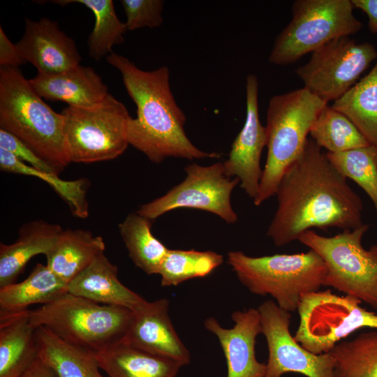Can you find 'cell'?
I'll use <instances>...</instances> for the list:
<instances>
[{"mask_svg":"<svg viewBox=\"0 0 377 377\" xmlns=\"http://www.w3.org/2000/svg\"><path fill=\"white\" fill-rule=\"evenodd\" d=\"M321 149L308 139L279 182L277 207L266 233L276 246L312 228L343 230L364 224L361 198Z\"/></svg>","mask_w":377,"mask_h":377,"instance_id":"1","label":"cell"},{"mask_svg":"<svg viewBox=\"0 0 377 377\" xmlns=\"http://www.w3.org/2000/svg\"><path fill=\"white\" fill-rule=\"evenodd\" d=\"M106 59L121 73L127 93L137 107V117H131L128 124L129 145L156 163L168 157L193 160L221 156L219 153L200 149L186 135V115L171 91L167 66L144 71L114 52Z\"/></svg>","mask_w":377,"mask_h":377,"instance_id":"2","label":"cell"},{"mask_svg":"<svg viewBox=\"0 0 377 377\" xmlns=\"http://www.w3.org/2000/svg\"><path fill=\"white\" fill-rule=\"evenodd\" d=\"M0 129L22 141L58 175L71 163L62 114L43 101L18 67L0 66Z\"/></svg>","mask_w":377,"mask_h":377,"instance_id":"3","label":"cell"},{"mask_svg":"<svg viewBox=\"0 0 377 377\" xmlns=\"http://www.w3.org/2000/svg\"><path fill=\"white\" fill-rule=\"evenodd\" d=\"M228 265L251 293L270 295L282 309L297 310L302 297L324 286L326 266L314 251L252 257L240 251L228 253Z\"/></svg>","mask_w":377,"mask_h":377,"instance_id":"4","label":"cell"},{"mask_svg":"<svg viewBox=\"0 0 377 377\" xmlns=\"http://www.w3.org/2000/svg\"><path fill=\"white\" fill-rule=\"evenodd\" d=\"M327 104L304 87L270 98L265 126L267 156L255 205L276 195L283 175L303 151L315 120Z\"/></svg>","mask_w":377,"mask_h":377,"instance_id":"5","label":"cell"},{"mask_svg":"<svg viewBox=\"0 0 377 377\" xmlns=\"http://www.w3.org/2000/svg\"><path fill=\"white\" fill-rule=\"evenodd\" d=\"M29 316L36 328L43 326L62 339L96 353L123 338L132 311L66 293L50 304L29 310Z\"/></svg>","mask_w":377,"mask_h":377,"instance_id":"6","label":"cell"},{"mask_svg":"<svg viewBox=\"0 0 377 377\" xmlns=\"http://www.w3.org/2000/svg\"><path fill=\"white\" fill-rule=\"evenodd\" d=\"M369 228L362 224L326 237L309 230L297 241L314 251L326 266L324 286L332 287L377 310V244L369 249L362 240Z\"/></svg>","mask_w":377,"mask_h":377,"instance_id":"7","label":"cell"},{"mask_svg":"<svg viewBox=\"0 0 377 377\" xmlns=\"http://www.w3.org/2000/svg\"><path fill=\"white\" fill-rule=\"evenodd\" d=\"M354 8L352 0L294 1L291 21L276 37L269 61L290 64L334 39L358 32L363 24Z\"/></svg>","mask_w":377,"mask_h":377,"instance_id":"8","label":"cell"},{"mask_svg":"<svg viewBox=\"0 0 377 377\" xmlns=\"http://www.w3.org/2000/svg\"><path fill=\"white\" fill-rule=\"evenodd\" d=\"M66 149L71 163H90L117 158L129 143L131 118L110 94L91 107L68 106L61 112Z\"/></svg>","mask_w":377,"mask_h":377,"instance_id":"9","label":"cell"},{"mask_svg":"<svg viewBox=\"0 0 377 377\" xmlns=\"http://www.w3.org/2000/svg\"><path fill=\"white\" fill-rule=\"evenodd\" d=\"M361 303L329 289L304 295L297 308L300 322L294 338L307 350L320 355L330 353L360 329H377V314L362 307Z\"/></svg>","mask_w":377,"mask_h":377,"instance_id":"10","label":"cell"},{"mask_svg":"<svg viewBox=\"0 0 377 377\" xmlns=\"http://www.w3.org/2000/svg\"><path fill=\"white\" fill-rule=\"evenodd\" d=\"M376 58L377 50L371 43L343 36L313 51L295 73L305 89L328 103L344 95Z\"/></svg>","mask_w":377,"mask_h":377,"instance_id":"11","label":"cell"},{"mask_svg":"<svg viewBox=\"0 0 377 377\" xmlns=\"http://www.w3.org/2000/svg\"><path fill=\"white\" fill-rule=\"evenodd\" d=\"M185 179L165 195L142 205L136 211L154 220L181 207L207 211L228 223H235L237 215L232 207L230 196L239 179L226 175L223 162L203 166L192 163L184 168Z\"/></svg>","mask_w":377,"mask_h":377,"instance_id":"12","label":"cell"},{"mask_svg":"<svg viewBox=\"0 0 377 377\" xmlns=\"http://www.w3.org/2000/svg\"><path fill=\"white\" fill-rule=\"evenodd\" d=\"M261 333L268 348L265 377L296 373L306 377H334L330 353L316 355L299 343L290 332V312L275 302L266 300L258 307Z\"/></svg>","mask_w":377,"mask_h":377,"instance_id":"13","label":"cell"},{"mask_svg":"<svg viewBox=\"0 0 377 377\" xmlns=\"http://www.w3.org/2000/svg\"><path fill=\"white\" fill-rule=\"evenodd\" d=\"M246 114L243 128L232 144L223 163L226 175L239 180L240 187L253 200L258 194L263 170L260 158L267 144L265 126L258 113V81L249 74L246 80Z\"/></svg>","mask_w":377,"mask_h":377,"instance_id":"14","label":"cell"},{"mask_svg":"<svg viewBox=\"0 0 377 377\" xmlns=\"http://www.w3.org/2000/svg\"><path fill=\"white\" fill-rule=\"evenodd\" d=\"M169 300H145L132 311L121 341L147 352L189 364L188 350L179 337L168 313Z\"/></svg>","mask_w":377,"mask_h":377,"instance_id":"15","label":"cell"},{"mask_svg":"<svg viewBox=\"0 0 377 377\" xmlns=\"http://www.w3.org/2000/svg\"><path fill=\"white\" fill-rule=\"evenodd\" d=\"M231 328L222 327L212 317L205 320L207 330L218 339L226 360L227 377H265L266 364L256 356V338L261 333L260 314L257 309L235 311Z\"/></svg>","mask_w":377,"mask_h":377,"instance_id":"16","label":"cell"},{"mask_svg":"<svg viewBox=\"0 0 377 377\" xmlns=\"http://www.w3.org/2000/svg\"><path fill=\"white\" fill-rule=\"evenodd\" d=\"M16 45L26 61L41 74L62 72L82 60L75 41L56 21L46 17L38 21L26 18L24 33Z\"/></svg>","mask_w":377,"mask_h":377,"instance_id":"17","label":"cell"},{"mask_svg":"<svg viewBox=\"0 0 377 377\" xmlns=\"http://www.w3.org/2000/svg\"><path fill=\"white\" fill-rule=\"evenodd\" d=\"M29 82L41 98L61 101L68 106H94L110 94L94 70L80 64L55 74L38 73Z\"/></svg>","mask_w":377,"mask_h":377,"instance_id":"18","label":"cell"},{"mask_svg":"<svg viewBox=\"0 0 377 377\" xmlns=\"http://www.w3.org/2000/svg\"><path fill=\"white\" fill-rule=\"evenodd\" d=\"M68 293L98 304L131 311L146 300L119 280L117 267L104 252L68 283Z\"/></svg>","mask_w":377,"mask_h":377,"instance_id":"19","label":"cell"},{"mask_svg":"<svg viewBox=\"0 0 377 377\" xmlns=\"http://www.w3.org/2000/svg\"><path fill=\"white\" fill-rule=\"evenodd\" d=\"M38 358L29 310L0 311V377H22Z\"/></svg>","mask_w":377,"mask_h":377,"instance_id":"20","label":"cell"},{"mask_svg":"<svg viewBox=\"0 0 377 377\" xmlns=\"http://www.w3.org/2000/svg\"><path fill=\"white\" fill-rule=\"evenodd\" d=\"M62 231L58 224L34 220L20 227L15 242L1 243L0 288L15 283L33 257L48 254Z\"/></svg>","mask_w":377,"mask_h":377,"instance_id":"21","label":"cell"},{"mask_svg":"<svg viewBox=\"0 0 377 377\" xmlns=\"http://www.w3.org/2000/svg\"><path fill=\"white\" fill-rule=\"evenodd\" d=\"M108 377H176L182 365L178 362L124 343L95 353Z\"/></svg>","mask_w":377,"mask_h":377,"instance_id":"22","label":"cell"},{"mask_svg":"<svg viewBox=\"0 0 377 377\" xmlns=\"http://www.w3.org/2000/svg\"><path fill=\"white\" fill-rule=\"evenodd\" d=\"M38 357L58 377H105L94 352L68 342L49 329L36 328Z\"/></svg>","mask_w":377,"mask_h":377,"instance_id":"23","label":"cell"},{"mask_svg":"<svg viewBox=\"0 0 377 377\" xmlns=\"http://www.w3.org/2000/svg\"><path fill=\"white\" fill-rule=\"evenodd\" d=\"M105 249L103 239L89 230H63L51 251L45 256L46 265L68 283Z\"/></svg>","mask_w":377,"mask_h":377,"instance_id":"24","label":"cell"},{"mask_svg":"<svg viewBox=\"0 0 377 377\" xmlns=\"http://www.w3.org/2000/svg\"><path fill=\"white\" fill-rule=\"evenodd\" d=\"M68 293V283L46 265L36 264L20 283L0 288V311H19L32 304H50Z\"/></svg>","mask_w":377,"mask_h":377,"instance_id":"25","label":"cell"},{"mask_svg":"<svg viewBox=\"0 0 377 377\" xmlns=\"http://www.w3.org/2000/svg\"><path fill=\"white\" fill-rule=\"evenodd\" d=\"M332 108L347 117L377 147V58L370 72L334 101Z\"/></svg>","mask_w":377,"mask_h":377,"instance_id":"26","label":"cell"},{"mask_svg":"<svg viewBox=\"0 0 377 377\" xmlns=\"http://www.w3.org/2000/svg\"><path fill=\"white\" fill-rule=\"evenodd\" d=\"M151 220L131 213L119 224V234L136 267L147 274H158L168 249L151 232Z\"/></svg>","mask_w":377,"mask_h":377,"instance_id":"27","label":"cell"},{"mask_svg":"<svg viewBox=\"0 0 377 377\" xmlns=\"http://www.w3.org/2000/svg\"><path fill=\"white\" fill-rule=\"evenodd\" d=\"M330 353L334 377H377V331L340 341Z\"/></svg>","mask_w":377,"mask_h":377,"instance_id":"28","label":"cell"},{"mask_svg":"<svg viewBox=\"0 0 377 377\" xmlns=\"http://www.w3.org/2000/svg\"><path fill=\"white\" fill-rule=\"evenodd\" d=\"M52 3L64 6L71 3H81L94 15L95 24L88 38L89 54L100 60L111 54L112 47L124 43V34L128 31L115 12L112 0H57Z\"/></svg>","mask_w":377,"mask_h":377,"instance_id":"29","label":"cell"},{"mask_svg":"<svg viewBox=\"0 0 377 377\" xmlns=\"http://www.w3.org/2000/svg\"><path fill=\"white\" fill-rule=\"evenodd\" d=\"M0 168L2 171L33 176L45 181L68 205L72 214L85 219L89 215L87 182L84 179L64 180L53 172L37 170L18 159L12 153L0 148Z\"/></svg>","mask_w":377,"mask_h":377,"instance_id":"30","label":"cell"},{"mask_svg":"<svg viewBox=\"0 0 377 377\" xmlns=\"http://www.w3.org/2000/svg\"><path fill=\"white\" fill-rule=\"evenodd\" d=\"M309 134L320 148H325L330 153L370 145L347 117L328 104L318 115Z\"/></svg>","mask_w":377,"mask_h":377,"instance_id":"31","label":"cell"},{"mask_svg":"<svg viewBox=\"0 0 377 377\" xmlns=\"http://www.w3.org/2000/svg\"><path fill=\"white\" fill-rule=\"evenodd\" d=\"M223 262V256L212 251L168 249L158 274L162 286H176L209 275Z\"/></svg>","mask_w":377,"mask_h":377,"instance_id":"32","label":"cell"},{"mask_svg":"<svg viewBox=\"0 0 377 377\" xmlns=\"http://www.w3.org/2000/svg\"><path fill=\"white\" fill-rule=\"evenodd\" d=\"M326 155L346 178L351 179L364 191L377 212V147L369 145Z\"/></svg>","mask_w":377,"mask_h":377,"instance_id":"33","label":"cell"},{"mask_svg":"<svg viewBox=\"0 0 377 377\" xmlns=\"http://www.w3.org/2000/svg\"><path fill=\"white\" fill-rule=\"evenodd\" d=\"M128 31H134L142 27L155 28L160 27L163 21L162 0H121Z\"/></svg>","mask_w":377,"mask_h":377,"instance_id":"34","label":"cell"},{"mask_svg":"<svg viewBox=\"0 0 377 377\" xmlns=\"http://www.w3.org/2000/svg\"><path fill=\"white\" fill-rule=\"evenodd\" d=\"M0 148L12 153L20 161L37 170L58 175L50 164L22 141L2 129H0Z\"/></svg>","mask_w":377,"mask_h":377,"instance_id":"35","label":"cell"},{"mask_svg":"<svg viewBox=\"0 0 377 377\" xmlns=\"http://www.w3.org/2000/svg\"><path fill=\"white\" fill-rule=\"evenodd\" d=\"M27 61L0 26V66L19 67Z\"/></svg>","mask_w":377,"mask_h":377,"instance_id":"36","label":"cell"},{"mask_svg":"<svg viewBox=\"0 0 377 377\" xmlns=\"http://www.w3.org/2000/svg\"><path fill=\"white\" fill-rule=\"evenodd\" d=\"M355 8L363 11L368 17V27L372 34H377V0H352Z\"/></svg>","mask_w":377,"mask_h":377,"instance_id":"37","label":"cell"},{"mask_svg":"<svg viewBox=\"0 0 377 377\" xmlns=\"http://www.w3.org/2000/svg\"><path fill=\"white\" fill-rule=\"evenodd\" d=\"M22 377H58L54 371L39 357Z\"/></svg>","mask_w":377,"mask_h":377,"instance_id":"38","label":"cell"}]
</instances>
